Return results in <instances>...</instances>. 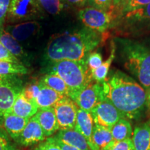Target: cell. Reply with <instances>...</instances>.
<instances>
[{
    "label": "cell",
    "mask_w": 150,
    "mask_h": 150,
    "mask_svg": "<svg viewBox=\"0 0 150 150\" xmlns=\"http://www.w3.org/2000/svg\"><path fill=\"white\" fill-rule=\"evenodd\" d=\"M105 98L119 110L124 118L139 117L147 106L145 89L125 73L115 71L102 83Z\"/></svg>",
    "instance_id": "6da1fadb"
},
{
    "label": "cell",
    "mask_w": 150,
    "mask_h": 150,
    "mask_svg": "<svg viewBox=\"0 0 150 150\" xmlns=\"http://www.w3.org/2000/svg\"><path fill=\"white\" fill-rule=\"evenodd\" d=\"M104 34L86 27L72 32L56 33L48 41L46 59L50 62L86 60L104 41Z\"/></svg>",
    "instance_id": "7a4b0ae2"
},
{
    "label": "cell",
    "mask_w": 150,
    "mask_h": 150,
    "mask_svg": "<svg viewBox=\"0 0 150 150\" xmlns=\"http://www.w3.org/2000/svg\"><path fill=\"white\" fill-rule=\"evenodd\" d=\"M49 65L45 72L58 75L64 81L69 89V97L73 101L93 82L91 72L86 60L50 62Z\"/></svg>",
    "instance_id": "3957f363"
},
{
    "label": "cell",
    "mask_w": 150,
    "mask_h": 150,
    "mask_svg": "<svg viewBox=\"0 0 150 150\" xmlns=\"http://www.w3.org/2000/svg\"><path fill=\"white\" fill-rule=\"evenodd\" d=\"M120 55L124 66L138 79L145 91L150 88V50L127 39H120Z\"/></svg>",
    "instance_id": "277c9868"
},
{
    "label": "cell",
    "mask_w": 150,
    "mask_h": 150,
    "mask_svg": "<svg viewBox=\"0 0 150 150\" xmlns=\"http://www.w3.org/2000/svg\"><path fill=\"white\" fill-rule=\"evenodd\" d=\"M78 16L85 27L104 34L110 27L112 22L117 19L118 15L115 8L103 11L87 6L79 11Z\"/></svg>",
    "instance_id": "5b68a950"
},
{
    "label": "cell",
    "mask_w": 150,
    "mask_h": 150,
    "mask_svg": "<svg viewBox=\"0 0 150 150\" xmlns=\"http://www.w3.org/2000/svg\"><path fill=\"white\" fill-rule=\"evenodd\" d=\"M44 11L37 0H11L6 16L8 23L34 21L44 16Z\"/></svg>",
    "instance_id": "8992f818"
},
{
    "label": "cell",
    "mask_w": 150,
    "mask_h": 150,
    "mask_svg": "<svg viewBox=\"0 0 150 150\" xmlns=\"http://www.w3.org/2000/svg\"><path fill=\"white\" fill-rule=\"evenodd\" d=\"M19 75H0V115L11 112L16 99L23 90Z\"/></svg>",
    "instance_id": "52a82bcc"
},
{
    "label": "cell",
    "mask_w": 150,
    "mask_h": 150,
    "mask_svg": "<svg viewBox=\"0 0 150 150\" xmlns=\"http://www.w3.org/2000/svg\"><path fill=\"white\" fill-rule=\"evenodd\" d=\"M60 130L74 129L79 107L72 99L65 97L54 106Z\"/></svg>",
    "instance_id": "ba28073f"
},
{
    "label": "cell",
    "mask_w": 150,
    "mask_h": 150,
    "mask_svg": "<svg viewBox=\"0 0 150 150\" xmlns=\"http://www.w3.org/2000/svg\"><path fill=\"white\" fill-rule=\"evenodd\" d=\"M106 100L102 83H90L84 88L74 102L78 107L87 111L91 112L97 105Z\"/></svg>",
    "instance_id": "9c48e42d"
},
{
    "label": "cell",
    "mask_w": 150,
    "mask_h": 150,
    "mask_svg": "<svg viewBox=\"0 0 150 150\" xmlns=\"http://www.w3.org/2000/svg\"><path fill=\"white\" fill-rule=\"evenodd\" d=\"M91 113L95 125L110 129L123 117L119 110L106 99L97 105Z\"/></svg>",
    "instance_id": "30bf717a"
},
{
    "label": "cell",
    "mask_w": 150,
    "mask_h": 150,
    "mask_svg": "<svg viewBox=\"0 0 150 150\" xmlns=\"http://www.w3.org/2000/svg\"><path fill=\"white\" fill-rule=\"evenodd\" d=\"M7 33L17 41L24 42L35 36L40 31L41 25L38 21H29L18 23L13 25H7L4 27Z\"/></svg>",
    "instance_id": "8fae6325"
},
{
    "label": "cell",
    "mask_w": 150,
    "mask_h": 150,
    "mask_svg": "<svg viewBox=\"0 0 150 150\" xmlns=\"http://www.w3.org/2000/svg\"><path fill=\"white\" fill-rule=\"evenodd\" d=\"M45 139L46 137L40 123L34 115L29 119V122L22 131L18 141L22 145L28 147L34 144L40 143L45 141Z\"/></svg>",
    "instance_id": "7c38bea8"
},
{
    "label": "cell",
    "mask_w": 150,
    "mask_h": 150,
    "mask_svg": "<svg viewBox=\"0 0 150 150\" xmlns=\"http://www.w3.org/2000/svg\"><path fill=\"white\" fill-rule=\"evenodd\" d=\"M52 137L56 140L79 150H93L87 139L75 129L59 130Z\"/></svg>",
    "instance_id": "4fadbf2b"
},
{
    "label": "cell",
    "mask_w": 150,
    "mask_h": 150,
    "mask_svg": "<svg viewBox=\"0 0 150 150\" xmlns=\"http://www.w3.org/2000/svg\"><path fill=\"white\" fill-rule=\"evenodd\" d=\"M35 115L46 138L52 137L60 130L54 107L38 109Z\"/></svg>",
    "instance_id": "5bb4252c"
},
{
    "label": "cell",
    "mask_w": 150,
    "mask_h": 150,
    "mask_svg": "<svg viewBox=\"0 0 150 150\" xmlns=\"http://www.w3.org/2000/svg\"><path fill=\"white\" fill-rule=\"evenodd\" d=\"M29 121L28 118L20 117L11 112L3 116V125L5 131L15 140H18Z\"/></svg>",
    "instance_id": "9a60e30c"
},
{
    "label": "cell",
    "mask_w": 150,
    "mask_h": 150,
    "mask_svg": "<svg viewBox=\"0 0 150 150\" xmlns=\"http://www.w3.org/2000/svg\"><path fill=\"white\" fill-rule=\"evenodd\" d=\"M0 42L11 54L18 59L24 66L29 65V59L27 52L21 46L20 42L6 32L4 29H0Z\"/></svg>",
    "instance_id": "2e32d148"
},
{
    "label": "cell",
    "mask_w": 150,
    "mask_h": 150,
    "mask_svg": "<svg viewBox=\"0 0 150 150\" xmlns=\"http://www.w3.org/2000/svg\"><path fill=\"white\" fill-rule=\"evenodd\" d=\"M94 126H95V122H94L91 112L79 108L76 124H75L74 129L83 135L89 142L93 149L95 150L92 142V136H93Z\"/></svg>",
    "instance_id": "e0dca14e"
},
{
    "label": "cell",
    "mask_w": 150,
    "mask_h": 150,
    "mask_svg": "<svg viewBox=\"0 0 150 150\" xmlns=\"http://www.w3.org/2000/svg\"><path fill=\"white\" fill-rule=\"evenodd\" d=\"M38 110V107L36 102L26 98L21 93L15 101L11 112L20 117L30 119L36 114Z\"/></svg>",
    "instance_id": "ac0fdd59"
},
{
    "label": "cell",
    "mask_w": 150,
    "mask_h": 150,
    "mask_svg": "<svg viewBox=\"0 0 150 150\" xmlns=\"http://www.w3.org/2000/svg\"><path fill=\"white\" fill-rule=\"evenodd\" d=\"M131 140L134 150H150V120L136 127Z\"/></svg>",
    "instance_id": "d6986e66"
},
{
    "label": "cell",
    "mask_w": 150,
    "mask_h": 150,
    "mask_svg": "<svg viewBox=\"0 0 150 150\" xmlns=\"http://www.w3.org/2000/svg\"><path fill=\"white\" fill-rule=\"evenodd\" d=\"M40 93H39L36 100H35L38 109L54 107L59 101H61L64 97H67L62 95L56 91L49 88L40 81Z\"/></svg>",
    "instance_id": "ffe728a7"
},
{
    "label": "cell",
    "mask_w": 150,
    "mask_h": 150,
    "mask_svg": "<svg viewBox=\"0 0 150 150\" xmlns=\"http://www.w3.org/2000/svg\"><path fill=\"white\" fill-rule=\"evenodd\" d=\"M112 141L110 129L95 125L92 136V142L95 150H102Z\"/></svg>",
    "instance_id": "44dd1931"
},
{
    "label": "cell",
    "mask_w": 150,
    "mask_h": 150,
    "mask_svg": "<svg viewBox=\"0 0 150 150\" xmlns=\"http://www.w3.org/2000/svg\"><path fill=\"white\" fill-rule=\"evenodd\" d=\"M112 140L122 141L130 139L132 137L133 130L131 122L126 118H121L113 127L110 129Z\"/></svg>",
    "instance_id": "7402d4cb"
},
{
    "label": "cell",
    "mask_w": 150,
    "mask_h": 150,
    "mask_svg": "<svg viewBox=\"0 0 150 150\" xmlns=\"http://www.w3.org/2000/svg\"><path fill=\"white\" fill-rule=\"evenodd\" d=\"M129 23L150 26V4L145 6L123 15Z\"/></svg>",
    "instance_id": "603a6c76"
},
{
    "label": "cell",
    "mask_w": 150,
    "mask_h": 150,
    "mask_svg": "<svg viewBox=\"0 0 150 150\" xmlns=\"http://www.w3.org/2000/svg\"><path fill=\"white\" fill-rule=\"evenodd\" d=\"M115 45H114V42H112L110 53L108 59L105 61H103L102 64L98 68L91 72L93 80H95L96 81V83H103L106 80L110 67L114 59H115Z\"/></svg>",
    "instance_id": "cb8c5ba5"
},
{
    "label": "cell",
    "mask_w": 150,
    "mask_h": 150,
    "mask_svg": "<svg viewBox=\"0 0 150 150\" xmlns=\"http://www.w3.org/2000/svg\"><path fill=\"white\" fill-rule=\"evenodd\" d=\"M40 81L62 95L69 97V89L66 83L60 76L54 74H46Z\"/></svg>",
    "instance_id": "d4e9b609"
},
{
    "label": "cell",
    "mask_w": 150,
    "mask_h": 150,
    "mask_svg": "<svg viewBox=\"0 0 150 150\" xmlns=\"http://www.w3.org/2000/svg\"><path fill=\"white\" fill-rule=\"evenodd\" d=\"M29 72L27 67L22 63L0 61V75H22Z\"/></svg>",
    "instance_id": "484cf974"
},
{
    "label": "cell",
    "mask_w": 150,
    "mask_h": 150,
    "mask_svg": "<svg viewBox=\"0 0 150 150\" xmlns=\"http://www.w3.org/2000/svg\"><path fill=\"white\" fill-rule=\"evenodd\" d=\"M149 4H150V0H125L115 10L118 16H120L127 13L145 6Z\"/></svg>",
    "instance_id": "4316f807"
},
{
    "label": "cell",
    "mask_w": 150,
    "mask_h": 150,
    "mask_svg": "<svg viewBox=\"0 0 150 150\" xmlns=\"http://www.w3.org/2000/svg\"><path fill=\"white\" fill-rule=\"evenodd\" d=\"M38 2L47 13L56 16L61 13L65 8L64 0H37Z\"/></svg>",
    "instance_id": "83f0119b"
},
{
    "label": "cell",
    "mask_w": 150,
    "mask_h": 150,
    "mask_svg": "<svg viewBox=\"0 0 150 150\" xmlns=\"http://www.w3.org/2000/svg\"><path fill=\"white\" fill-rule=\"evenodd\" d=\"M40 91V81H31L23 88L22 94L26 98L35 102Z\"/></svg>",
    "instance_id": "f1b7e54d"
},
{
    "label": "cell",
    "mask_w": 150,
    "mask_h": 150,
    "mask_svg": "<svg viewBox=\"0 0 150 150\" xmlns=\"http://www.w3.org/2000/svg\"><path fill=\"white\" fill-rule=\"evenodd\" d=\"M102 150H134V147L132 140L130 138L122 141L112 140Z\"/></svg>",
    "instance_id": "f546056e"
},
{
    "label": "cell",
    "mask_w": 150,
    "mask_h": 150,
    "mask_svg": "<svg viewBox=\"0 0 150 150\" xmlns=\"http://www.w3.org/2000/svg\"><path fill=\"white\" fill-rule=\"evenodd\" d=\"M86 61L89 70L92 72L98 68L102 64L103 58L102 54L99 52L96 51L92 52L88 55Z\"/></svg>",
    "instance_id": "4dcf8cb0"
},
{
    "label": "cell",
    "mask_w": 150,
    "mask_h": 150,
    "mask_svg": "<svg viewBox=\"0 0 150 150\" xmlns=\"http://www.w3.org/2000/svg\"><path fill=\"white\" fill-rule=\"evenodd\" d=\"M87 4L89 6L103 11H110L114 9L113 0H88Z\"/></svg>",
    "instance_id": "1f68e13d"
},
{
    "label": "cell",
    "mask_w": 150,
    "mask_h": 150,
    "mask_svg": "<svg viewBox=\"0 0 150 150\" xmlns=\"http://www.w3.org/2000/svg\"><path fill=\"white\" fill-rule=\"evenodd\" d=\"M0 150H17L11 143L6 131L1 127H0Z\"/></svg>",
    "instance_id": "d6a6232c"
},
{
    "label": "cell",
    "mask_w": 150,
    "mask_h": 150,
    "mask_svg": "<svg viewBox=\"0 0 150 150\" xmlns=\"http://www.w3.org/2000/svg\"><path fill=\"white\" fill-rule=\"evenodd\" d=\"M0 61L12 62V63H22L16 56H14L5 47L4 45L0 42Z\"/></svg>",
    "instance_id": "836d02e7"
},
{
    "label": "cell",
    "mask_w": 150,
    "mask_h": 150,
    "mask_svg": "<svg viewBox=\"0 0 150 150\" xmlns=\"http://www.w3.org/2000/svg\"><path fill=\"white\" fill-rule=\"evenodd\" d=\"M10 3L11 0H0V29L4 28Z\"/></svg>",
    "instance_id": "e575fe53"
},
{
    "label": "cell",
    "mask_w": 150,
    "mask_h": 150,
    "mask_svg": "<svg viewBox=\"0 0 150 150\" xmlns=\"http://www.w3.org/2000/svg\"><path fill=\"white\" fill-rule=\"evenodd\" d=\"M34 150H62L59 145L50 137L47 138L45 141L40 142Z\"/></svg>",
    "instance_id": "d590c367"
},
{
    "label": "cell",
    "mask_w": 150,
    "mask_h": 150,
    "mask_svg": "<svg viewBox=\"0 0 150 150\" xmlns=\"http://www.w3.org/2000/svg\"><path fill=\"white\" fill-rule=\"evenodd\" d=\"M67 4L76 7H83L87 4L88 0H64Z\"/></svg>",
    "instance_id": "8d00e7d4"
},
{
    "label": "cell",
    "mask_w": 150,
    "mask_h": 150,
    "mask_svg": "<svg viewBox=\"0 0 150 150\" xmlns=\"http://www.w3.org/2000/svg\"><path fill=\"white\" fill-rule=\"evenodd\" d=\"M51 138H52V139H53L54 141L59 146L60 148H61L62 150H79V149H76V148L72 147V146H70V145H66V144L63 143V142H60V141H59V140H55L52 136L51 137Z\"/></svg>",
    "instance_id": "74e56055"
},
{
    "label": "cell",
    "mask_w": 150,
    "mask_h": 150,
    "mask_svg": "<svg viewBox=\"0 0 150 150\" xmlns=\"http://www.w3.org/2000/svg\"><path fill=\"white\" fill-rule=\"evenodd\" d=\"M147 93V106L150 110V88L146 91Z\"/></svg>",
    "instance_id": "f35d334b"
},
{
    "label": "cell",
    "mask_w": 150,
    "mask_h": 150,
    "mask_svg": "<svg viewBox=\"0 0 150 150\" xmlns=\"http://www.w3.org/2000/svg\"><path fill=\"white\" fill-rule=\"evenodd\" d=\"M124 0H113V6L114 8H117L121 4V3Z\"/></svg>",
    "instance_id": "ab89813d"
},
{
    "label": "cell",
    "mask_w": 150,
    "mask_h": 150,
    "mask_svg": "<svg viewBox=\"0 0 150 150\" xmlns=\"http://www.w3.org/2000/svg\"><path fill=\"white\" fill-rule=\"evenodd\" d=\"M1 121H3V117L0 115V124L1 123Z\"/></svg>",
    "instance_id": "60d3db41"
},
{
    "label": "cell",
    "mask_w": 150,
    "mask_h": 150,
    "mask_svg": "<svg viewBox=\"0 0 150 150\" xmlns=\"http://www.w3.org/2000/svg\"><path fill=\"white\" fill-rule=\"evenodd\" d=\"M124 1H125V0H124ZM123 1H122V2H123Z\"/></svg>",
    "instance_id": "b9f144b4"
}]
</instances>
